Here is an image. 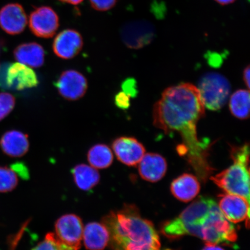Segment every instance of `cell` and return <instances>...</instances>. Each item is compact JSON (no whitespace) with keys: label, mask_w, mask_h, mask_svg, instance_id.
Returning <instances> with one entry per match:
<instances>
[{"label":"cell","mask_w":250,"mask_h":250,"mask_svg":"<svg viewBox=\"0 0 250 250\" xmlns=\"http://www.w3.org/2000/svg\"><path fill=\"white\" fill-rule=\"evenodd\" d=\"M205 106L198 88L192 84L181 83L168 87L153 108V124L166 134L176 132L182 139L178 151L186 156L196 170L211 168L208 162L211 144L200 140L197 124L205 115Z\"/></svg>","instance_id":"1"},{"label":"cell","mask_w":250,"mask_h":250,"mask_svg":"<svg viewBox=\"0 0 250 250\" xmlns=\"http://www.w3.org/2000/svg\"><path fill=\"white\" fill-rule=\"evenodd\" d=\"M167 238L176 240L190 235L198 237L206 245H231L235 242V228L210 197L200 196L177 217L161 227Z\"/></svg>","instance_id":"2"},{"label":"cell","mask_w":250,"mask_h":250,"mask_svg":"<svg viewBox=\"0 0 250 250\" xmlns=\"http://www.w3.org/2000/svg\"><path fill=\"white\" fill-rule=\"evenodd\" d=\"M113 250H160V239L152 222L141 216L133 205L111 211L102 219Z\"/></svg>","instance_id":"3"},{"label":"cell","mask_w":250,"mask_h":250,"mask_svg":"<svg viewBox=\"0 0 250 250\" xmlns=\"http://www.w3.org/2000/svg\"><path fill=\"white\" fill-rule=\"evenodd\" d=\"M233 164L210 179L229 194L240 196L250 203V149L248 143L242 146H230Z\"/></svg>","instance_id":"4"},{"label":"cell","mask_w":250,"mask_h":250,"mask_svg":"<svg viewBox=\"0 0 250 250\" xmlns=\"http://www.w3.org/2000/svg\"><path fill=\"white\" fill-rule=\"evenodd\" d=\"M205 107L218 111L226 104L230 93V84L226 77L217 73H208L199 81L197 87Z\"/></svg>","instance_id":"5"},{"label":"cell","mask_w":250,"mask_h":250,"mask_svg":"<svg viewBox=\"0 0 250 250\" xmlns=\"http://www.w3.org/2000/svg\"><path fill=\"white\" fill-rule=\"evenodd\" d=\"M55 236L62 250H79L83 237L82 220L78 215L67 214L56 221Z\"/></svg>","instance_id":"6"},{"label":"cell","mask_w":250,"mask_h":250,"mask_svg":"<svg viewBox=\"0 0 250 250\" xmlns=\"http://www.w3.org/2000/svg\"><path fill=\"white\" fill-rule=\"evenodd\" d=\"M29 26L31 32L36 36L51 38L59 29V18L54 9L48 6H42L31 12Z\"/></svg>","instance_id":"7"},{"label":"cell","mask_w":250,"mask_h":250,"mask_svg":"<svg viewBox=\"0 0 250 250\" xmlns=\"http://www.w3.org/2000/svg\"><path fill=\"white\" fill-rule=\"evenodd\" d=\"M155 28L146 21H137L125 24L121 30V37L127 46L140 49L147 46L155 36Z\"/></svg>","instance_id":"8"},{"label":"cell","mask_w":250,"mask_h":250,"mask_svg":"<svg viewBox=\"0 0 250 250\" xmlns=\"http://www.w3.org/2000/svg\"><path fill=\"white\" fill-rule=\"evenodd\" d=\"M59 94L68 101H75L82 98L87 89L86 78L79 71L65 70L56 83Z\"/></svg>","instance_id":"9"},{"label":"cell","mask_w":250,"mask_h":250,"mask_svg":"<svg viewBox=\"0 0 250 250\" xmlns=\"http://www.w3.org/2000/svg\"><path fill=\"white\" fill-rule=\"evenodd\" d=\"M218 207L230 223H239L246 220V227H249L250 203L243 197L229 194L219 196Z\"/></svg>","instance_id":"10"},{"label":"cell","mask_w":250,"mask_h":250,"mask_svg":"<svg viewBox=\"0 0 250 250\" xmlns=\"http://www.w3.org/2000/svg\"><path fill=\"white\" fill-rule=\"evenodd\" d=\"M82 36L74 29H65L59 33L53 42L55 54L64 60H69L80 54L83 48Z\"/></svg>","instance_id":"11"},{"label":"cell","mask_w":250,"mask_h":250,"mask_svg":"<svg viewBox=\"0 0 250 250\" xmlns=\"http://www.w3.org/2000/svg\"><path fill=\"white\" fill-rule=\"evenodd\" d=\"M112 148L118 160L129 167L139 164L146 154L145 146L132 137H119L112 143Z\"/></svg>","instance_id":"12"},{"label":"cell","mask_w":250,"mask_h":250,"mask_svg":"<svg viewBox=\"0 0 250 250\" xmlns=\"http://www.w3.org/2000/svg\"><path fill=\"white\" fill-rule=\"evenodd\" d=\"M28 23L26 12L18 3H10L0 9V27L10 35L23 32Z\"/></svg>","instance_id":"13"},{"label":"cell","mask_w":250,"mask_h":250,"mask_svg":"<svg viewBox=\"0 0 250 250\" xmlns=\"http://www.w3.org/2000/svg\"><path fill=\"white\" fill-rule=\"evenodd\" d=\"M5 78L6 86L14 90L32 88L39 84L38 78L35 72L20 62H15L9 65Z\"/></svg>","instance_id":"14"},{"label":"cell","mask_w":250,"mask_h":250,"mask_svg":"<svg viewBox=\"0 0 250 250\" xmlns=\"http://www.w3.org/2000/svg\"><path fill=\"white\" fill-rule=\"evenodd\" d=\"M167 168V162L163 156L155 153H148L140 162L139 171L143 180L155 183L165 176Z\"/></svg>","instance_id":"15"},{"label":"cell","mask_w":250,"mask_h":250,"mask_svg":"<svg viewBox=\"0 0 250 250\" xmlns=\"http://www.w3.org/2000/svg\"><path fill=\"white\" fill-rule=\"evenodd\" d=\"M0 146L5 154L12 158H20L27 154L30 143L27 134L12 130L3 134Z\"/></svg>","instance_id":"16"},{"label":"cell","mask_w":250,"mask_h":250,"mask_svg":"<svg viewBox=\"0 0 250 250\" xmlns=\"http://www.w3.org/2000/svg\"><path fill=\"white\" fill-rule=\"evenodd\" d=\"M170 189L175 198L181 202H188L199 194L201 185L195 176L186 173L172 182Z\"/></svg>","instance_id":"17"},{"label":"cell","mask_w":250,"mask_h":250,"mask_svg":"<svg viewBox=\"0 0 250 250\" xmlns=\"http://www.w3.org/2000/svg\"><path fill=\"white\" fill-rule=\"evenodd\" d=\"M14 55L18 62L30 68H39L44 63L45 51L38 43H21L15 49Z\"/></svg>","instance_id":"18"},{"label":"cell","mask_w":250,"mask_h":250,"mask_svg":"<svg viewBox=\"0 0 250 250\" xmlns=\"http://www.w3.org/2000/svg\"><path fill=\"white\" fill-rule=\"evenodd\" d=\"M83 239L87 250H103L108 245L109 234L102 223L92 222L83 228Z\"/></svg>","instance_id":"19"},{"label":"cell","mask_w":250,"mask_h":250,"mask_svg":"<svg viewBox=\"0 0 250 250\" xmlns=\"http://www.w3.org/2000/svg\"><path fill=\"white\" fill-rule=\"evenodd\" d=\"M74 183L78 188L88 191L99 183L101 176L96 168L91 166L80 164L76 166L71 171Z\"/></svg>","instance_id":"20"},{"label":"cell","mask_w":250,"mask_h":250,"mask_svg":"<svg viewBox=\"0 0 250 250\" xmlns=\"http://www.w3.org/2000/svg\"><path fill=\"white\" fill-rule=\"evenodd\" d=\"M87 161L94 168L104 169L110 167L114 160V155L110 148L103 144L92 146L87 152Z\"/></svg>","instance_id":"21"},{"label":"cell","mask_w":250,"mask_h":250,"mask_svg":"<svg viewBox=\"0 0 250 250\" xmlns=\"http://www.w3.org/2000/svg\"><path fill=\"white\" fill-rule=\"evenodd\" d=\"M250 103L249 90H237L230 97L229 108L231 113L239 120H247L250 117Z\"/></svg>","instance_id":"22"},{"label":"cell","mask_w":250,"mask_h":250,"mask_svg":"<svg viewBox=\"0 0 250 250\" xmlns=\"http://www.w3.org/2000/svg\"><path fill=\"white\" fill-rule=\"evenodd\" d=\"M18 175L11 168L0 167V192L12 191L18 186Z\"/></svg>","instance_id":"23"},{"label":"cell","mask_w":250,"mask_h":250,"mask_svg":"<svg viewBox=\"0 0 250 250\" xmlns=\"http://www.w3.org/2000/svg\"><path fill=\"white\" fill-rule=\"evenodd\" d=\"M15 97L7 92L0 93V121L8 116L15 105Z\"/></svg>","instance_id":"24"},{"label":"cell","mask_w":250,"mask_h":250,"mask_svg":"<svg viewBox=\"0 0 250 250\" xmlns=\"http://www.w3.org/2000/svg\"><path fill=\"white\" fill-rule=\"evenodd\" d=\"M31 250H62L54 233H47L44 240Z\"/></svg>","instance_id":"25"},{"label":"cell","mask_w":250,"mask_h":250,"mask_svg":"<svg viewBox=\"0 0 250 250\" xmlns=\"http://www.w3.org/2000/svg\"><path fill=\"white\" fill-rule=\"evenodd\" d=\"M91 7L98 11H107L113 8L117 0H89Z\"/></svg>","instance_id":"26"},{"label":"cell","mask_w":250,"mask_h":250,"mask_svg":"<svg viewBox=\"0 0 250 250\" xmlns=\"http://www.w3.org/2000/svg\"><path fill=\"white\" fill-rule=\"evenodd\" d=\"M122 88H123V92L127 94L130 98H135L138 93L136 80L133 78H128L125 80L122 84Z\"/></svg>","instance_id":"27"},{"label":"cell","mask_w":250,"mask_h":250,"mask_svg":"<svg viewBox=\"0 0 250 250\" xmlns=\"http://www.w3.org/2000/svg\"><path fill=\"white\" fill-rule=\"evenodd\" d=\"M130 98L125 92H120L117 94L115 97V103L119 108L127 109L130 106Z\"/></svg>","instance_id":"28"},{"label":"cell","mask_w":250,"mask_h":250,"mask_svg":"<svg viewBox=\"0 0 250 250\" xmlns=\"http://www.w3.org/2000/svg\"><path fill=\"white\" fill-rule=\"evenodd\" d=\"M11 168L17 175L18 174L19 176L22 178L27 177L29 176L27 168L26 167H24L23 164L18 163L14 164Z\"/></svg>","instance_id":"29"},{"label":"cell","mask_w":250,"mask_h":250,"mask_svg":"<svg viewBox=\"0 0 250 250\" xmlns=\"http://www.w3.org/2000/svg\"><path fill=\"white\" fill-rule=\"evenodd\" d=\"M250 65H248L243 72V80L245 81V83L248 89H250Z\"/></svg>","instance_id":"30"},{"label":"cell","mask_w":250,"mask_h":250,"mask_svg":"<svg viewBox=\"0 0 250 250\" xmlns=\"http://www.w3.org/2000/svg\"><path fill=\"white\" fill-rule=\"evenodd\" d=\"M202 250H224L220 247L217 246L215 245H206V246Z\"/></svg>","instance_id":"31"},{"label":"cell","mask_w":250,"mask_h":250,"mask_svg":"<svg viewBox=\"0 0 250 250\" xmlns=\"http://www.w3.org/2000/svg\"><path fill=\"white\" fill-rule=\"evenodd\" d=\"M215 2H217L218 4L221 5H228L231 4H233L234 2H235L236 0H214Z\"/></svg>","instance_id":"32"},{"label":"cell","mask_w":250,"mask_h":250,"mask_svg":"<svg viewBox=\"0 0 250 250\" xmlns=\"http://www.w3.org/2000/svg\"><path fill=\"white\" fill-rule=\"evenodd\" d=\"M58 1L68 3V4L72 5H78L81 4L83 0H58Z\"/></svg>","instance_id":"33"}]
</instances>
